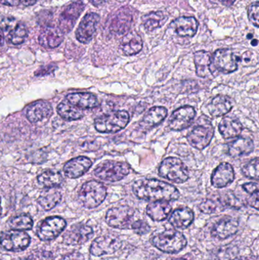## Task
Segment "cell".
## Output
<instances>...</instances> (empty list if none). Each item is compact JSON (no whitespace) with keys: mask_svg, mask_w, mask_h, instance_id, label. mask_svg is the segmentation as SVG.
<instances>
[{"mask_svg":"<svg viewBox=\"0 0 259 260\" xmlns=\"http://www.w3.org/2000/svg\"><path fill=\"white\" fill-rule=\"evenodd\" d=\"M253 141L250 138L240 137L233 141L228 146V154L234 158L249 155L253 151Z\"/></svg>","mask_w":259,"mask_h":260,"instance_id":"cb8c5ba5","label":"cell"},{"mask_svg":"<svg viewBox=\"0 0 259 260\" xmlns=\"http://www.w3.org/2000/svg\"><path fill=\"white\" fill-rule=\"evenodd\" d=\"M239 60L240 59L230 49H219L214 52L212 56L214 67L224 74L235 72L238 68Z\"/></svg>","mask_w":259,"mask_h":260,"instance_id":"30bf717a","label":"cell"},{"mask_svg":"<svg viewBox=\"0 0 259 260\" xmlns=\"http://www.w3.org/2000/svg\"><path fill=\"white\" fill-rule=\"evenodd\" d=\"M252 46H257L258 45V40H253V41H252Z\"/></svg>","mask_w":259,"mask_h":260,"instance_id":"11a10c76","label":"cell"},{"mask_svg":"<svg viewBox=\"0 0 259 260\" xmlns=\"http://www.w3.org/2000/svg\"><path fill=\"white\" fill-rule=\"evenodd\" d=\"M214 129L211 120L202 116L193 130L187 136L189 143L196 149L202 150L208 147L214 137Z\"/></svg>","mask_w":259,"mask_h":260,"instance_id":"3957f363","label":"cell"},{"mask_svg":"<svg viewBox=\"0 0 259 260\" xmlns=\"http://www.w3.org/2000/svg\"><path fill=\"white\" fill-rule=\"evenodd\" d=\"M160 177L176 183H185L189 179V171L183 162L177 157L164 159L159 168Z\"/></svg>","mask_w":259,"mask_h":260,"instance_id":"8992f818","label":"cell"},{"mask_svg":"<svg viewBox=\"0 0 259 260\" xmlns=\"http://www.w3.org/2000/svg\"><path fill=\"white\" fill-rule=\"evenodd\" d=\"M99 21L100 16L97 14L91 12L85 15L76 32L78 41L82 44L89 43L95 34Z\"/></svg>","mask_w":259,"mask_h":260,"instance_id":"9a60e30c","label":"cell"},{"mask_svg":"<svg viewBox=\"0 0 259 260\" xmlns=\"http://www.w3.org/2000/svg\"><path fill=\"white\" fill-rule=\"evenodd\" d=\"M219 132L225 139H233L241 134L243 125L241 122L235 117H225L219 124Z\"/></svg>","mask_w":259,"mask_h":260,"instance_id":"83f0119b","label":"cell"},{"mask_svg":"<svg viewBox=\"0 0 259 260\" xmlns=\"http://www.w3.org/2000/svg\"><path fill=\"white\" fill-rule=\"evenodd\" d=\"M220 2L224 5V6L230 7V6H233V5L234 4L236 0H220Z\"/></svg>","mask_w":259,"mask_h":260,"instance_id":"f907efd6","label":"cell"},{"mask_svg":"<svg viewBox=\"0 0 259 260\" xmlns=\"http://www.w3.org/2000/svg\"><path fill=\"white\" fill-rule=\"evenodd\" d=\"M38 0H0V3L8 6H30L34 5Z\"/></svg>","mask_w":259,"mask_h":260,"instance_id":"ee69618b","label":"cell"},{"mask_svg":"<svg viewBox=\"0 0 259 260\" xmlns=\"http://www.w3.org/2000/svg\"><path fill=\"white\" fill-rule=\"evenodd\" d=\"M131 229H133L135 233L138 234L140 235H143L149 233L151 228L145 221H142V220H138V221H134L131 224Z\"/></svg>","mask_w":259,"mask_h":260,"instance_id":"7bdbcfd3","label":"cell"},{"mask_svg":"<svg viewBox=\"0 0 259 260\" xmlns=\"http://www.w3.org/2000/svg\"><path fill=\"white\" fill-rule=\"evenodd\" d=\"M0 260H2V259H0Z\"/></svg>","mask_w":259,"mask_h":260,"instance_id":"91938a15","label":"cell"},{"mask_svg":"<svg viewBox=\"0 0 259 260\" xmlns=\"http://www.w3.org/2000/svg\"><path fill=\"white\" fill-rule=\"evenodd\" d=\"M9 225L13 230H30L33 227V220L27 215H18L11 220Z\"/></svg>","mask_w":259,"mask_h":260,"instance_id":"74e56055","label":"cell"},{"mask_svg":"<svg viewBox=\"0 0 259 260\" xmlns=\"http://www.w3.org/2000/svg\"><path fill=\"white\" fill-rule=\"evenodd\" d=\"M218 207L217 202L212 200H205L199 205V209H200L201 212L205 214L214 213V212H217Z\"/></svg>","mask_w":259,"mask_h":260,"instance_id":"b9f144b4","label":"cell"},{"mask_svg":"<svg viewBox=\"0 0 259 260\" xmlns=\"http://www.w3.org/2000/svg\"><path fill=\"white\" fill-rule=\"evenodd\" d=\"M238 229L237 220L231 217H225L213 226L211 235L217 239L225 240L235 235Z\"/></svg>","mask_w":259,"mask_h":260,"instance_id":"d6986e66","label":"cell"},{"mask_svg":"<svg viewBox=\"0 0 259 260\" xmlns=\"http://www.w3.org/2000/svg\"><path fill=\"white\" fill-rule=\"evenodd\" d=\"M195 65H196V74L199 77H210L212 76L211 66L212 63V56L211 53L205 50L197 51L194 55Z\"/></svg>","mask_w":259,"mask_h":260,"instance_id":"484cf974","label":"cell"},{"mask_svg":"<svg viewBox=\"0 0 259 260\" xmlns=\"http://www.w3.org/2000/svg\"><path fill=\"white\" fill-rule=\"evenodd\" d=\"M242 173L245 177L253 180H258V158L252 159L242 168Z\"/></svg>","mask_w":259,"mask_h":260,"instance_id":"f35d334b","label":"cell"},{"mask_svg":"<svg viewBox=\"0 0 259 260\" xmlns=\"http://www.w3.org/2000/svg\"><path fill=\"white\" fill-rule=\"evenodd\" d=\"M249 204L252 207L255 208L256 210H258L259 205L258 192L251 195L250 198L249 199Z\"/></svg>","mask_w":259,"mask_h":260,"instance_id":"681fc988","label":"cell"},{"mask_svg":"<svg viewBox=\"0 0 259 260\" xmlns=\"http://www.w3.org/2000/svg\"><path fill=\"white\" fill-rule=\"evenodd\" d=\"M4 43V34H3V29L0 27V47Z\"/></svg>","mask_w":259,"mask_h":260,"instance_id":"f5cc1de1","label":"cell"},{"mask_svg":"<svg viewBox=\"0 0 259 260\" xmlns=\"http://www.w3.org/2000/svg\"><path fill=\"white\" fill-rule=\"evenodd\" d=\"M194 213L190 208H180L176 209L170 215L169 221L173 227L177 229H187L193 223Z\"/></svg>","mask_w":259,"mask_h":260,"instance_id":"f546056e","label":"cell"},{"mask_svg":"<svg viewBox=\"0 0 259 260\" xmlns=\"http://www.w3.org/2000/svg\"><path fill=\"white\" fill-rule=\"evenodd\" d=\"M63 40L64 34L59 27L47 26L40 34V44L45 48H56L62 44Z\"/></svg>","mask_w":259,"mask_h":260,"instance_id":"7402d4cb","label":"cell"},{"mask_svg":"<svg viewBox=\"0 0 259 260\" xmlns=\"http://www.w3.org/2000/svg\"><path fill=\"white\" fill-rule=\"evenodd\" d=\"M129 120L130 117L127 111H114L96 118L94 127L99 133H115L126 128Z\"/></svg>","mask_w":259,"mask_h":260,"instance_id":"7a4b0ae2","label":"cell"},{"mask_svg":"<svg viewBox=\"0 0 259 260\" xmlns=\"http://www.w3.org/2000/svg\"><path fill=\"white\" fill-rule=\"evenodd\" d=\"M92 166L91 159L85 156L71 159L65 164L63 171L65 176L70 179H76L82 177Z\"/></svg>","mask_w":259,"mask_h":260,"instance_id":"e0dca14e","label":"cell"},{"mask_svg":"<svg viewBox=\"0 0 259 260\" xmlns=\"http://www.w3.org/2000/svg\"><path fill=\"white\" fill-rule=\"evenodd\" d=\"M175 260H186V259H175Z\"/></svg>","mask_w":259,"mask_h":260,"instance_id":"680465c9","label":"cell"},{"mask_svg":"<svg viewBox=\"0 0 259 260\" xmlns=\"http://www.w3.org/2000/svg\"><path fill=\"white\" fill-rule=\"evenodd\" d=\"M85 5L82 1H76L70 4L61 14L59 18V28L62 33H69L78 18L85 9Z\"/></svg>","mask_w":259,"mask_h":260,"instance_id":"4fadbf2b","label":"cell"},{"mask_svg":"<svg viewBox=\"0 0 259 260\" xmlns=\"http://www.w3.org/2000/svg\"><path fill=\"white\" fill-rule=\"evenodd\" d=\"M167 109L164 107H154L151 108L140 123L144 129H151L161 124L167 116Z\"/></svg>","mask_w":259,"mask_h":260,"instance_id":"d4e9b609","label":"cell"},{"mask_svg":"<svg viewBox=\"0 0 259 260\" xmlns=\"http://www.w3.org/2000/svg\"><path fill=\"white\" fill-rule=\"evenodd\" d=\"M252 38V35H251V34H249V35H248V38Z\"/></svg>","mask_w":259,"mask_h":260,"instance_id":"6f0895ef","label":"cell"},{"mask_svg":"<svg viewBox=\"0 0 259 260\" xmlns=\"http://www.w3.org/2000/svg\"><path fill=\"white\" fill-rule=\"evenodd\" d=\"M57 112L62 119L68 121L80 120L84 117L82 110L70 104L66 99L58 105Z\"/></svg>","mask_w":259,"mask_h":260,"instance_id":"d6a6232c","label":"cell"},{"mask_svg":"<svg viewBox=\"0 0 259 260\" xmlns=\"http://www.w3.org/2000/svg\"><path fill=\"white\" fill-rule=\"evenodd\" d=\"M30 242V237L23 231H9L0 235V244L9 251H22L28 247Z\"/></svg>","mask_w":259,"mask_h":260,"instance_id":"ba28073f","label":"cell"},{"mask_svg":"<svg viewBox=\"0 0 259 260\" xmlns=\"http://www.w3.org/2000/svg\"><path fill=\"white\" fill-rule=\"evenodd\" d=\"M152 244L164 253H176L187 246V241L181 232L168 230L155 235L152 239Z\"/></svg>","mask_w":259,"mask_h":260,"instance_id":"5b68a950","label":"cell"},{"mask_svg":"<svg viewBox=\"0 0 259 260\" xmlns=\"http://www.w3.org/2000/svg\"><path fill=\"white\" fill-rule=\"evenodd\" d=\"M170 27L180 37L195 36L199 27V22L194 17H180L172 21Z\"/></svg>","mask_w":259,"mask_h":260,"instance_id":"ffe728a7","label":"cell"},{"mask_svg":"<svg viewBox=\"0 0 259 260\" xmlns=\"http://www.w3.org/2000/svg\"><path fill=\"white\" fill-rule=\"evenodd\" d=\"M21 260H53V256L50 251L39 250L32 252L28 256Z\"/></svg>","mask_w":259,"mask_h":260,"instance_id":"ab89813d","label":"cell"},{"mask_svg":"<svg viewBox=\"0 0 259 260\" xmlns=\"http://www.w3.org/2000/svg\"><path fill=\"white\" fill-rule=\"evenodd\" d=\"M235 173L232 165L224 162L220 164L213 172L211 176V183L216 188H224L234 182Z\"/></svg>","mask_w":259,"mask_h":260,"instance_id":"ac0fdd59","label":"cell"},{"mask_svg":"<svg viewBox=\"0 0 259 260\" xmlns=\"http://www.w3.org/2000/svg\"><path fill=\"white\" fill-rule=\"evenodd\" d=\"M28 35V30L24 24H17L9 34V41L14 45L23 44Z\"/></svg>","mask_w":259,"mask_h":260,"instance_id":"8d00e7d4","label":"cell"},{"mask_svg":"<svg viewBox=\"0 0 259 260\" xmlns=\"http://www.w3.org/2000/svg\"><path fill=\"white\" fill-rule=\"evenodd\" d=\"M196 112L191 106H184L176 109L170 116L169 127L173 131H182L191 126Z\"/></svg>","mask_w":259,"mask_h":260,"instance_id":"5bb4252c","label":"cell"},{"mask_svg":"<svg viewBox=\"0 0 259 260\" xmlns=\"http://www.w3.org/2000/svg\"><path fill=\"white\" fill-rule=\"evenodd\" d=\"M224 204L230 206V207L234 208V209H240L243 206L242 201L240 202V200L232 193H228L225 196Z\"/></svg>","mask_w":259,"mask_h":260,"instance_id":"f6af8a7d","label":"cell"},{"mask_svg":"<svg viewBox=\"0 0 259 260\" xmlns=\"http://www.w3.org/2000/svg\"><path fill=\"white\" fill-rule=\"evenodd\" d=\"M117 16L113 20L110 25L112 31L120 35H123L130 27L132 21V16L129 11H118Z\"/></svg>","mask_w":259,"mask_h":260,"instance_id":"e575fe53","label":"cell"},{"mask_svg":"<svg viewBox=\"0 0 259 260\" xmlns=\"http://www.w3.org/2000/svg\"><path fill=\"white\" fill-rule=\"evenodd\" d=\"M167 20V15L161 11L150 12L141 18L143 26L147 31H153L155 29L162 27Z\"/></svg>","mask_w":259,"mask_h":260,"instance_id":"836d02e7","label":"cell"},{"mask_svg":"<svg viewBox=\"0 0 259 260\" xmlns=\"http://www.w3.org/2000/svg\"><path fill=\"white\" fill-rule=\"evenodd\" d=\"M132 190L138 199L146 201H175L180 196L176 186L156 179L137 180Z\"/></svg>","mask_w":259,"mask_h":260,"instance_id":"6da1fadb","label":"cell"},{"mask_svg":"<svg viewBox=\"0 0 259 260\" xmlns=\"http://www.w3.org/2000/svg\"><path fill=\"white\" fill-rule=\"evenodd\" d=\"M14 22H15V19H14V18H5V19L2 21L1 28L5 29V30H9V29H11V30H12V29L15 26H14Z\"/></svg>","mask_w":259,"mask_h":260,"instance_id":"c3c4849f","label":"cell"},{"mask_svg":"<svg viewBox=\"0 0 259 260\" xmlns=\"http://www.w3.org/2000/svg\"><path fill=\"white\" fill-rule=\"evenodd\" d=\"M121 246L122 241L118 237L113 235H104L96 238L93 241L90 252L94 256L111 255L116 253Z\"/></svg>","mask_w":259,"mask_h":260,"instance_id":"8fae6325","label":"cell"},{"mask_svg":"<svg viewBox=\"0 0 259 260\" xmlns=\"http://www.w3.org/2000/svg\"><path fill=\"white\" fill-rule=\"evenodd\" d=\"M93 230L86 224H76L63 235V242L68 245H80L91 238Z\"/></svg>","mask_w":259,"mask_h":260,"instance_id":"2e32d148","label":"cell"},{"mask_svg":"<svg viewBox=\"0 0 259 260\" xmlns=\"http://www.w3.org/2000/svg\"><path fill=\"white\" fill-rule=\"evenodd\" d=\"M234 260H254V259H249V258H247V257H239V258H236V259H234Z\"/></svg>","mask_w":259,"mask_h":260,"instance_id":"db71d44e","label":"cell"},{"mask_svg":"<svg viewBox=\"0 0 259 260\" xmlns=\"http://www.w3.org/2000/svg\"><path fill=\"white\" fill-rule=\"evenodd\" d=\"M243 189L246 191L247 193L252 194L258 192V183H245L243 185Z\"/></svg>","mask_w":259,"mask_h":260,"instance_id":"bcb514c9","label":"cell"},{"mask_svg":"<svg viewBox=\"0 0 259 260\" xmlns=\"http://www.w3.org/2000/svg\"><path fill=\"white\" fill-rule=\"evenodd\" d=\"M52 114L53 108L51 105L45 101H39L32 104L26 111L27 120L32 123L42 121L44 119L50 117Z\"/></svg>","mask_w":259,"mask_h":260,"instance_id":"44dd1931","label":"cell"},{"mask_svg":"<svg viewBox=\"0 0 259 260\" xmlns=\"http://www.w3.org/2000/svg\"><path fill=\"white\" fill-rule=\"evenodd\" d=\"M107 191L103 183L96 180L87 182L79 192L81 204L87 209H94L100 206L106 197Z\"/></svg>","mask_w":259,"mask_h":260,"instance_id":"277c9868","label":"cell"},{"mask_svg":"<svg viewBox=\"0 0 259 260\" xmlns=\"http://www.w3.org/2000/svg\"><path fill=\"white\" fill-rule=\"evenodd\" d=\"M234 107V102L231 98L226 95L216 96L208 106L210 114L214 117H223L230 112Z\"/></svg>","mask_w":259,"mask_h":260,"instance_id":"603a6c76","label":"cell"},{"mask_svg":"<svg viewBox=\"0 0 259 260\" xmlns=\"http://www.w3.org/2000/svg\"><path fill=\"white\" fill-rule=\"evenodd\" d=\"M1 213H2L1 198H0V216H1Z\"/></svg>","mask_w":259,"mask_h":260,"instance_id":"9f6ffc18","label":"cell"},{"mask_svg":"<svg viewBox=\"0 0 259 260\" xmlns=\"http://www.w3.org/2000/svg\"><path fill=\"white\" fill-rule=\"evenodd\" d=\"M91 3H92L94 6H99L103 5L106 2V0H90Z\"/></svg>","mask_w":259,"mask_h":260,"instance_id":"816d5d0a","label":"cell"},{"mask_svg":"<svg viewBox=\"0 0 259 260\" xmlns=\"http://www.w3.org/2000/svg\"><path fill=\"white\" fill-rule=\"evenodd\" d=\"M130 168L124 162L106 160L97 165L94 175L100 180L107 182H117L123 180L129 174Z\"/></svg>","mask_w":259,"mask_h":260,"instance_id":"52a82bcc","label":"cell"},{"mask_svg":"<svg viewBox=\"0 0 259 260\" xmlns=\"http://www.w3.org/2000/svg\"><path fill=\"white\" fill-rule=\"evenodd\" d=\"M248 17L249 21L255 27H259V3L258 2L252 3L248 9Z\"/></svg>","mask_w":259,"mask_h":260,"instance_id":"60d3db41","label":"cell"},{"mask_svg":"<svg viewBox=\"0 0 259 260\" xmlns=\"http://www.w3.org/2000/svg\"><path fill=\"white\" fill-rule=\"evenodd\" d=\"M62 199L60 191L54 188H47L46 190L41 192L38 202L40 206L46 211L51 210Z\"/></svg>","mask_w":259,"mask_h":260,"instance_id":"1f68e13d","label":"cell"},{"mask_svg":"<svg viewBox=\"0 0 259 260\" xmlns=\"http://www.w3.org/2000/svg\"><path fill=\"white\" fill-rule=\"evenodd\" d=\"M134 214L135 211L129 206H122L112 208L106 212V222L108 225L114 229H129V225L132 224Z\"/></svg>","mask_w":259,"mask_h":260,"instance_id":"9c48e42d","label":"cell"},{"mask_svg":"<svg viewBox=\"0 0 259 260\" xmlns=\"http://www.w3.org/2000/svg\"><path fill=\"white\" fill-rule=\"evenodd\" d=\"M120 47L126 56H133L139 53L142 49V39L136 32H129L123 38Z\"/></svg>","mask_w":259,"mask_h":260,"instance_id":"f1b7e54d","label":"cell"},{"mask_svg":"<svg viewBox=\"0 0 259 260\" xmlns=\"http://www.w3.org/2000/svg\"><path fill=\"white\" fill-rule=\"evenodd\" d=\"M66 227V221L59 216L46 218L38 230V236L41 241H52L59 236Z\"/></svg>","mask_w":259,"mask_h":260,"instance_id":"7c38bea8","label":"cell"},{"mask_svg":"<svg viewBox=\"0 0 259 260\" xmlns=\"http://www.w3.org/2000/svg\"><path fill=\"white\" fill-rule=\"evenodd\" d=\"M63 180L62 174L56 171H44L38 177V182L44 188H54L59 186Z\"/></svg>","mask_w":259,"mask_h":260,"instance_id":"d590c367","label":"cell"},{"mask_svg":"<svg viewBox=\"0 0 259 260\" xmlns=\"http://www.w3.org/2000/svg\"><path fill=\"white\" fill-rule=\"evenodd\" d=\"M66 100L82 110L93 109L99 106L97 98L90 93H71L66 96Z\"/></svg>","mask_w":259,"mask_h":260,"instance_id":"4316f807","label":"cell"},{"mask_svg":"<svg viewBox=\"0 0 259 260\" xmlns=\"http://www.w3.org/2000/svg\"><path fill=\"white\" fill-rule=\"evenodd\" d=\"M171 205L167 201H155L147 206V215L154 221H161L166 219L171 212Z\"/></svg>","mask_w":259,"mask_h":260,"instance_id":"4dcf8cb0","label":"cell"},{"mask_svg":"<svg viewBox=\"0 0 259 260\" xmlns=\"http://www.w3.org/2000/svg\"><path fill=\"white\" fill-rule=\"evenodd\" d=\"M60 260H85V258L82 253L74 251L65 255Z\"/></svg>","mask_w":259,"mask_h":260,"instance_id":"7dc6e473","label":"cell"}]
</instances>
